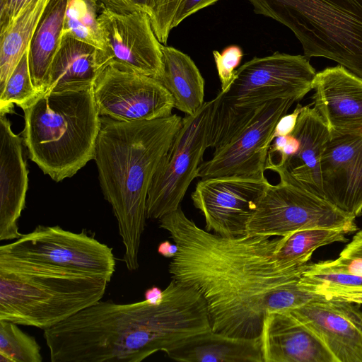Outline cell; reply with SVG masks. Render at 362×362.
<instances>
[{"instance_id": "7a4b0ae2", "label": "cell", "mask_w": 362, "mask_h": 362, "mask_svg": "<svg viewBox=\"0 0 362 362\" xmlns=\"http://www.w3.org/2000/svg\"><path fill=\"white\" fill-rule=\"evenodd\" d=\"M211 330L203 297L173 279L160 303L100 300L43 336L52 362H140Z\"/></svg>"}, {"instance_id": "7c38bea8", "label": "cell", "mask_w": 362, "mask_h": 362, "mask_svg": "<svg viewBox=\"0 0 362 362\" xmlns=\"http://www.w3.org/2000/svg\"><path fill=\"white\" fill-rule=\"evenodd\" d=\"M92 89L100 117L134 122L173 115L174 100L161 82L134 71L108 65L98 75Z\"/></svg>"}, {"instance_id": "d6a6232c", "label": "cell", "mask_w": 362, "mask_h": 362, "mask_svg": "<svg viewBox=\"0 0 362 362\" xmlns=\"http://www.w3.org/2000/svg\"><path fill=\"white\" fill-rule=\"evenodd\" d=\"M213 56L221 82V92L228 90L235 76V68L240 64L243 53L237 45L226 47L221 52L213 51Z\"/></svg>"}, {"instance_id": "3957f363", "label": "cell", "mask_w": 362, "mask_h": 362, "mask_svg": "<svg viewBox=\"0 0 362 362\" xmlns=\"http://www.w3.org/2000/svg\"><path fill=\"white\" fill-rule=\"evenodd\" d=\"M182 122L176 114L134 122L100 117L93 160L103 194L117 219L124 247L122 260L130 272L139 266L148 189Z\"/></svg>"}, {"instance_id": "f1b7e54d", "label": "cell", "mask_w": 362, "mask_h": 362, "mask_svg": "<svg viewBox=\"0 0 362 362\" xmlns=\"http://www.w3.org/2000/svg\"><path fill=\"white\" fill-rule=\"evenodd\" d=\"M259 107L233 106L223 102L217 95L214 99L208 146L216 149L229 143L248 125Z\"/></svg>"}, {"instance_id": "cb8c5ba5", "label": "cell", "mask_w": 362, "mask_h": 362, "mask_svg": "<svg viewBox=\"0 0 362 362\" xmlns=\"http://www.w3.org/2000/svg\"><path fill=\"white\" fill-rule=\"evenodd\" d=\"M69 0H48L28 47L31 78L37 90L43 92L53 58L60 45Z\"/></svg>"}, {"instance_id": "d4e9b609", "label": "cell", "mask_w": 362, "mask_h": 362, "mask_svg": "<svg viewBox=\"0 0 362 362\" xmlns=\"http://www.w3.org/2000/svg\"><path fill=\"white\" fill-rule=\"evenodd\" d=\"M48 0H33L0 33V91L24 53Z\"/></svg>"}, {"instance_id": "30bf717a", "label": "cell", "mask_w": 362, "mask_h": 362, "mask_svg": "<svg viewBox=\"0 0 362 362\" xmlns=\"http://www.w3.org/2000/svg\"><path fill=\"white\" fill-rule=\"evenodd\" d=\"M0 252L100 276L109 282L115 271L112 248L84 229L74 233L59 226L38 225L16 241L2 245Z\"/></svg>"}, {"instance_id": "e575fe53", "label": "cell", "mask_w": 362, "mask_h": 362, "mask_svg": "<svg viewBox=\"0 0 362 362\" xmlns=\"http://www.w3.org/2000/svg\"><path fill=\"white\" fill-rule=\"evenodd\" d=\"M33 0H0V33L5 31Z\"/></svg>"}, {"instance_id": "4dcf8cb0", "label": "cell", "mask_w": 362, "mask_h": 362, "mask_svg": "<svg viewBox=\"0 0 362 362\" xmlns=\"http://www.w3.org/2000/svg\"><path fill=\"white\" fill-rule=\"evenodd\" d=\"M39 93L31 78L28 49L0 91V115L11 113L13 104L22 108Z\"/></svg>"}, {"instance_id": "ac0fdd59", "label": "cell", "mask_w": 362, "mask_h": 362, "mask_svg": "<svg viewBox=\"0 0 362 362\" xmlns=\"http://www.w3.org/2000/svg\"><path fill=\"white\" fill-rule=\"evenodd\" d=\"M264 362H337L317 334L289 312H269L260 333Z\"/></svg>"}, {"instance_id": "44dd1931", "label": "cell", "mask_w": 362, "mask_h": 362, "mask_svg": "<svg viewBox=\"0 0 362 362\" xmlns=\"http://www.w3.org/2000/svg\"><path fill=\"white\" fill-rule=\"evenodd\" d=\"M98 52L95 47L62 34L47 74L44 91L69 92L93 88L102 71Z\"/></svg>"}, {"instance_id": "e0dca14e", "label": "cell", "mask_w": 362, "mask_h": 362, "mask_svg": "<svg viewBox=\"0 0 362 362\" xmlns=\"http://www.w3.org/2000/svg\"><path fill=\"white\" fill-rule=\"evenodd\" d=\"M313 90L329 136L362 132V78L338 64L317 72Z\"/></svg>"}, {"instance_id": "1f68e13d", "label": "cell", "mask_w": 362, "mask_h": 362, "mask_svg": "<svg viewBox=\"0 0 362 362\" xmlns=\"http://www.w3.org/2000/svg\"><path fill=\"white\" fill-rule=\"evenodd\" d=\"M183 0H153L151 25L159 42L165 45L176 13Z\"/></svg>"}, {"instance_id": "8fae6325", "label": "cell", "mask_w": 362, "mask_h": 362, "mask_svg": "<svg viewBox=\"0 0 362 362\" xmlns=\"http://www.w3.org/2000/svg\"><path fill=\"white\" fill-rule=\"evenodd\" d=\"M104 48L98 52L103 71L108 65L159 80L163 74L162 44L144 11H117L102 6L98 16Z\"/></svg>"}, {"instance_id": "6da1fadb", "label": "cell", "mask_w": 362, "mask_h": 362, "mask_svg": "<svg viewBox=\"0 0 362 362\" xmlns=\"http://www.w3.org/2000/svg\"><path fill=\"white\" fill-rule=\"evenodd\" d=\"M158 220L177 246L168 265L172 279L203 297L215 332L256 338L267 313L288 311L323 296L299 284L310 262L278 259L284 236L219 235L197 226L180 206Z\"/></svg>"}, {"instance_id": "ba28073f", "label": "cell", "mask_w": 362, "mask_h": 362, "mask_svg": "<svg viewBox=\"0 0 362 362\" xmlns=\"http://www.w3.org/2000/svg\"><path fill=\"white\" fill-rule=\"evenodd\" d=\"M317 228H341L349 233L358 228L355 218L344 213L322 197L280 178L269 185L251 217L246 234L286 236Z\"/></svg>"}, {"instance_id": "603a6c76", "label": "cell", "mask_w": 362, "mask_h": 362, "mask_svg": "<svg viewBox=\"0 0 362 362\" xmlns=\"http://www.w3.org/2000/svg\"><path fill=\"white\" fill-rule=\"evenodd\" d=\"M163 74L159 79L174 100V107L194 115L204 103V79L189 56L161 45Z\"/></svg>"}, {"instance_id": "9a60e30c", "label": "cell", "mask_w": 362, "mask_h": 362, "mask_svg": "<svg viewBox=\"0 0 362 362\" xmlns=\"http://www.w3.org/2000/svg\"><path fill=\"white\" fill-rule=\"evenodd\" d=\"M326 296L288 310L322 339L337 362H362V312Z\"/></svg>"}, {"instance_id": "5b68a950", "label": "cell", "mask_w": 362, "mask_h": 362, "mask_svg": "<svg viewBox=\"0 0 362 362\" xmlns=\"http://www.w3.org/2000/svg\"><path fill=\"white\" fill-rule=\"evenodd\" d=\"M30 159L58 182L93 160L100 128L93 89L43 91L22 107Z\"/></svg>"}, {"instance_id": "60d3db41", "label": "cell", "mask_w": 362, "mask_h": 362, "mask_svg": "<svg viewBox=\"0 0 362 362\" xmlns=\"http://www.w3.org/2000/svg\"><path fill=\"white\" fill-rule=\"evenodd\" d=\"M163 298V291L157 286H152L144 293V298L146 301L153 304L160 303Z\"/></svg>"}, {"instance_id": "ab89813d", "label": "cell", "mask_w": 362, "mask_h": 362, "mask_svg": "<svg viewBox=\"0 0 362 362\" xmlns=\"http://www.w3.org/2000/svg\"><path fill=\"white\" fill-rule=\"evenodd\" d=\"M339 256L362 258V230L356 233L351 241L341 251Z\"/></svg>"}, {"instance_id": "4fadbf2b", "label": "cell", "mask_w": 362, "mask_h": 362, "mask_svg": "<svg viewBox=\"0 0 362 362\" xmlns=\"http://www.w3.org/2000/svg\"><path fill=\"white\" fill-rule=\"evenodd\" d=\"M295 102L293 98L275 99L261 105L237 136L216 148L211 158L200 164L197 177L267 179L265 165L272 135L279 119Z\"/></svg>"}, {"instance_id": "83f0119b", "label": "cell", "mask_w": 362, "mask_h": 362, "mask_svg": "<svg viewBox=\"0 0 362 362\" xmlns=\"http://www.w3.org/2000/svg\"><path fill=\"white\" fill-rule=\"evenodd\" d=\"M102 5L98 0H69L62 34L103 50L104 44L98 22Z\"/></svg>"}, {"instance_id": "484cf974", "label": "cell", "mask_w": 362, "mask_h": 362, "mask_svg": "<svg viewBox=\"0 0 362 362\" xmlns=\"http://www.w3.org/2000/svg\"><path fill=\"white\" fill-rule=\"evenodd\" d=\"M298 282L313 292L328 288H362V258L339 256L332 261L310 263Z\"/></svg>"}, {"instance_id": "277c9868", "label": "cell", "mask_w": 362, "mask_h": 362, "mask_svg": "<svg viewBox=\"0 0 362 362\" xmlns=\"http://www.w3.org/2000/svg\"><path fill=\"white\" fill-rule=\"evenodd\" d=\"M108 283L0 252V320L45 330L102 300Z\"/></svg>"}, {"instance_id": "836d02e7", "label": "cell", "mask_w": 362, "mask_h": 362, "mask_svg": "<svg viewBox=\"0 0 362 362\" xmlns=\"http://www.w3.org/2000/svg\"><path fill=\"white\" fill-rule=\"evenodd\" d=\"M298 147V140L292 134L276 137L270 145L267 158H273L276 155L279 157L273 163H267L265 169L271 170L274 167L282 166L297 152Z\"/></svg>"}, {"instance_id": "ffe728a7", "label": "cell", "mask_w": 362, "mask_h": 362, "mask_svg": "<svg viewBox=\"0 0 362 362\" xmlns=\"http://www.w3.org/2000/svg\"><path fill=\"white\" fill-rule=\"evenodd\" d=\"M310 105L303 107L292 133L299 142L297 152L282 166L271 170L276 172L279 178L323 198L321 159L330 136L327 127Z\"/></svg>"}, {"instance_id": "7402d4cb", "label": "cell", "mask_w": 362, "mask_h": 362, "mask_svg": "<svg viewBox=\"0 0 362 362\" xmlns=\"http://www.w3.org/2000/svg\"><path fill=\"white\" fill-rule=\"evenodd\" d=\"M165 353L183 362H264L260 337H236L212 330L183 340Z\"/></svg>"}, {"instance_id": "5bb4252c", "label": "cell", "mask_w": 362, "mask_h": 362, "mask_svg": "<svg viewBox=\"0 0 362 362\" xmlns=\"http://www.w3.org/2000/svg\"><path fill=\"white\" fill-rule=\"evenodd\" d=\"M269 185L267 179H201L191 198L204 217L207 231L225 237L243 235Z\"/></svg>"}, {"instance_id": "4316f807", "label": "cell", "mask_w": 362, "mask_h": 362, "mask_svg": "<svg viewBox=\"0 0 362 362\" xmlns=\"http://www.w3.org/2000/svg\"><path fill=\"white\" fill-rule=\"evenodd\" d=\"M347 234L349 233L341 228H317L298 230L284 236L277 257L286 264L308 263L318 247L337 242H346Z\"/></svg>"}, {"instance_id": "74e56055", "label": "cell", "mask_w": 362, "mask_h": 362, "mask_svg": "<svg viewBox=\"0 0 362 362\" xmlns=\"http://www.w3.org/2000/svg\"><path fill=\"white\" fill-rule=\"evenodd\" d=\"M300 104H297L294 110L290 114H286L278 121L271 137V142L280 136H288L292 134L296 126L297 120L300 112L303 110Z\"/></svg>"}, {"instance_id": "8992f818", "label": "cell", "mask_w": 362, "mask_h": 362, "mask_svg": "<svg viewBox=\"0 0 362 362\" xmlns=\"http://www.w3.org/2000/svg\"><path fill=\"white\" fill-rule=\"evenodd\" d=\"M289 28L308 58L324 57L362 78V0H248Z\"/></svg>"}, {"instance_id": "2e32d148", "label": "cell", "mask_w": 362, "mask_h": 362, "mask_svg": "<svg viewBox=\"0 0 362 362\" xmlns=\"http://www.w3.org/2000/svg\"><path fill=\"white\" fill-rule=\"evenodd\" d=\"M321 178L325 199L355 218L362 214V132L329 136Z\"/></svg>"}, {"instance_id": "52a82bcc", "label": "cell", "mask_w": 362, "mask_h": 362, "mask_svg": "<svg viewBox=\"0 0 362 362\" xmlns=\"http://www.w3.org/2000/svg\"><path fill=\"white\" fill-rule=\"evenodd\" d=\"M214 99L204 102L194 115L182 118L180 129L153 177L146 200V217L160 219L180 206L197 177L208 146Z\"/></svg>"}, {"instance_id": "8d00e7d4", "label": "cell", "mask_w": 362, "mask_h": 362, "mask_svg": "<svg viewBox=\"0 0 362 362\" xmlns=\"http://www.w3.org/2000/svg\"><path fill=\"white\" fill-rule=\"evenodd\" d=\"M219 0H183L173 19V28L177 26L185 18L201 9L211 6Z\"/></svg>"}, {"instance_id": "d6986e66", "label": "cell", "mask_w": 362, "mask_h": 362, "mask_svg": "<svg viewBox=\"0 0 362 362\" xmlns=\"http://www.w3.org/2000/svg\"><path fill=\"white\" fill-rule=\"evenodd\" d=\"M23 139L14 134L6 115H0V240L18 239V221L25 207L28 170Z\"/></svg>"}, {"instance_id": "9c48e42d", "label": "cell", "mask_w": 362, "mask_h": 362, "mask_svg": "<svg viewBox=\"0 0 362 362\" xmlns=\"http://www.w3.org/2000/svg\"><path fill=\"white\" fill-rule=\"evenodd\" d=\"M316 71L304 54L276 52L254 57L235 71V78L221 100L233 106L257 108L275 99L300 100L313 89Z\"/></svg>"}, {"instance_id": "d590c367", "label": "cell", "mask_w": 362, "mask_h": 362, "mask_svg": "<svg viewBox=\"0 0 362 362\" xmlns=\"http://www.w3.org/2000/svg\"><path fill=\"white\" fill-rule=\"evenodd\" d=\"M103 6L117 11H141L151 13L153 0H98Z\"/></svg>"}, {"instance_id": "f546056e", "label": "cell", "mask_w": 362, "mask_h": 362, "mask_svg": "<svg viewBox=\"0 0 362 362\" xmlns=\"http://www.w3.org/2000/svg\"><path fill=\"white\" fill-rule=\"evenodd\" d=\"M41 347L18 325L0 320V362H42Z\"/></svg>"}, {"instance_id": "b9f144b4", "label": "cell", "mask_w": 362, "mask_h": 362, "mask_svg": "<svg viewBox=\"0 0 362 362\" xmlns=\"http://www.w3.org/2000/svg\"><path fill=\"white\" fill-rule=\"evenodd\" d=\"M177 252V245L175 243L173 244L168 240L161 242L158 247V252L165 257L173 258Z\"/></svg>"}, {"instance_id": "f35d334b", "label": "cell", "mask_w": 362, "mask_h": 362, "mask_svg": "<svg viewBox=\"0 0 362 362\" xmlns=\"http://www.w3.org/2000/svg\"><path fill=\"white\" fill-rule=\"evenodd\" d=\"M315 293L328 297L351 302L356 305H362V288H328L317 291Z\"/></svg>"}]
</instances>
